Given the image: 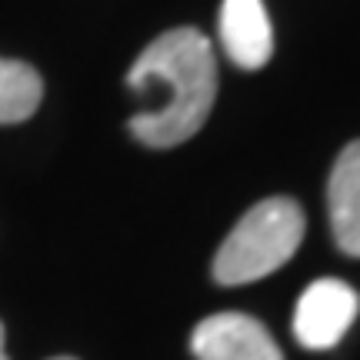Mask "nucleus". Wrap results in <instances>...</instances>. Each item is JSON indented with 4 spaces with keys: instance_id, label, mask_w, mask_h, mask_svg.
<instances>
[{
    "instance_id": "f257e3e1",
    "label": "nucleus",
    "mask_w": 360,
    "mask_h": 360,
    "mask_svg": "<svg viewBox=\"0 0 360 360\" xmlns=\"http://www.w3.org/2000/svg\"><path fill=\"white\" fill-rule=\"evenodd\" d=\"M127 87L141 101L130 134L147 147H177L204 127L217 97L210 40L193 27H174L134 60Z\"/></svg>"
},
{
    "instance_id": "f03ea898",
    "label": "nucleus",
    "mask_w": 360,
    "mask_h": 360,
    "mask_svg": "<svg viewBox=\"0 0 360 360\" xmlns=\"http://www.w3.org/2000/svg\"><path fill=\"white\" fill-rule=\"evenodd\" d=\"M304 240V210L290 197H270L250 207L214 257V277L224 287L250 283L274 274Z\"/></svg>"
},
{
    "instance_id": "7ed1b4c3",
    "label": "nucleus",
    "mask_w": 360,
    "mask_h": 360,
    "mask_svg": "<svg viewBox=\"0 0 360 360\" xmlns=\"http://www.w3.org/2000/svg\"><path fill=\"white\" fill-rule=\"evenodd\" d=\"M360 297L354 287L344 281L323 277L314 281L300 294L294 310V337L300 347L307 350H330L337 347L344 334L350 330V323L357 321Z\"/></svg>"
},
{
    "instance_id": "20e7f679",
    "label": "nucleus",
    "mask_w": 360,
    "mask_h": 360,
    "mask_svg": "<svg viewBox=\"0 0 360 360\" xmlns=\"http://www.w3.org/2000/svg\"><path fill=\"white\" fill-rule=\"evenodd\" d=\"M197 360H283L267 327L247 314H214L191 337Z\"/></svg>"
},
{
    "instance_id": "39448f33",
    "label": "nucleus",
    "mask_w": 360,
    "mask_h": 360,
    "mask_svg": "<svg viewBox=\"0 0 360 360\" xmlns=\"http://www.w3.org/2000/svg\"><path fill=\"white\" fill-rule=\"evenodd\" d=\"M220 44L237 67L257 70L274 53V30L264 0H224L220 7Z\"/></svg>"
},
{
    "instance_id": "423d86ee",
    "label": "nucleus",
    "mask_w": 360,
    "mask_h": 360,
    "mask_svg": "<svg viewBox=\"0 0 360 360\" xmlns=\"http://www.w3.org/2000/svg\"><path fill=\"white\" fill-rule=\"evenodd\" d=\"M327 207L337 247L360 257V141L347 143L337 157L327 184Z\"/></svg>"
},
{
    "instance_id": "0eeeda50",
    "label": "nucleus",
    "mask_w": 360,
    "mask_h": 360,
    "mask_svg": "<svg viewBox=\"0 0 360 360\" xmlns=\"http://www.w3.org/2000/svg\"><path fill=\"white\" fill-rule=\"evenodd\" d=\"M44 84L30 64L0 57V124H20L40 107Z\"/></svg>"
},
{
    "instance_id": "6e6552de",
    "label": "nucleus",
    "mask_w": 360,
    "mask_h": 360,
    "mask_svg": "<svg viewBox=\"0 0 360 360\" xmlns=\"http://www.w3.org/2000/svg\"><path fill=\"white\" fill-rule=\"evenodd\" d=\"M0 360H7V350H4V323H0Z\"/></svg>"
},
{
    "instance_id": "1a4fd4ad",
    "label": "nucleus",
    "mask_w": 360,
    "mask_h": 360,
    "mask_svg": "<svg viewBox=\"0 0 360 360\" xmlns=\"http://www.w3.org/2000/svg\"><path fill=\"white\" fill-rule=\"evenodd\" d=\"M53 360H74V357H53Z\"/></svg>"
}]
</instances>
